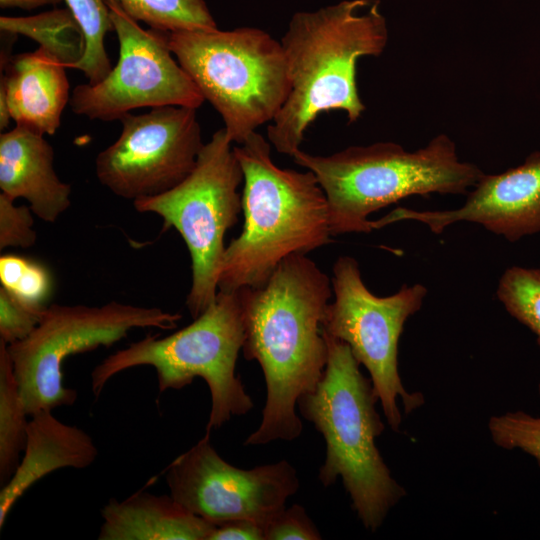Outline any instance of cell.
Listing matches in <instances>:
<instances>
[{"label":"cell","instance_id":"cell-18","mask_svg":"<svg viewBox=\"0 0 540 540\" xmlns=\"http://www.w3.org/2000/svg\"><path fill=\"white\" fill-rule=\"evenodd\" d=\"M99 540H209L215 525L171 495L138 491L101 509Z\"/></svg>","mask_w":540,"mask_h":540},{"label":"cell","instance_id":"cell-31","mask_svg":"<svg viewBox=\"0 0 540 540\" xmlns=\"http://www.w3.org/2000/svg\"><path fill=\"white\" fill-rule=\"evenodd\" d=\"M538 393H539V396H540V382L538 384Z\"/></svg>","mask_w":540,"mask_h":540},{"label":"cell","instance_id":"cell-27","mask_svg":"<svg viewBox=\"0 0 540 540\" xmlns=\"http://www.w3.org/2000/svg\"><path fill=\"white\" fill-rule=\"evenodd\" d=\"M30 206L15 204V199L0 193V249L29 248L37 240Z\"/></svg>","mask_w":540,"mask_h":540},{"label":"cell","instance_id":"cell-14","mask_svg":"<svg viewBox=\"0 0 540 540\" xmlns=\"http://www.w3.org/2000/svg\"><path fill=\"white\" fill-rule=\"evenodd\" d=\"M473 188L459 208L420 211L399 207L374 221V227L412 220L440 234L452 224L470 222L511 242L540 231V151L502 173H484Z\"/></svg>","mask_w":540,"mask_h":540},{"label":"cell","instance_id":"cell-3","mask_svg":"<svg viewBox=\"0 0 540 540\" xmlns=\"http://www.w3.org/2000/svg\"><path fill=\"white\" fill-rule=\"evenodd\" d=\"M270 144L254 132L233 147L243 171L244 224L226 246L218 291L262 286L285 258L332 242L327 198L316 176L278 167Z\"/></svg>","mask_w":540,"mask_h":540},{"label":"cell","instance_id":"cell-28","mask_svg":"<svg viewBox=\"0 0 540 540\" xmlns=\"http://www.w3.org/2000/svg\"><path fill=\"white\" fill-rule=\"evenodd\" d=\"M265 540H319L322 536L304 507L294 504L282 510L264 527Z\"/></svg>","mask_w":540,"mask_h":540},{"label":"cell","instance_id":"cell-4","mask_svg":"<svg viewBox=\"0 0 540 540\" xmlns=\"http://www.w3.org/2000/svg\"><path fill=\"white\" fill-rule=\"evenodd\" d=\"M323 334L328 347L325 371L314 390L298 399L297 407L326 444L318 479L329 487L341 478L359 520L375 532L406 490L392 476L375 443L385 425L371 379L362 374L345 342Z\"/></svg>","mask_w":540,"mask_h":540},{"label":"cell","instance_id":"cell-1","mask_svg":"<svg viewBox=\"0 0 540 540\" xmlns=\"http://www.w3.org/2000/svg\"><path fill=\"white\" fill-rule=\"evenodd\" d=\"M239 293L243 355L258 362L267 390L260 425L244 445L295 440L303 430L298 399L314 390L327 365L322 320L333 294L331 279L306 254H294L265 284Z\"/></svg>","mask_w":540,"mask_h":540},{"label":"cell","instance_id":"cell-9","mask_svg":"<svg viewBox=\"0 0 540 540\" xmlns=\"http://www.w3.org/2000/svg\"><path fill=\"white\" fill-rule=\"evenodd\" d=\"M182 318L157 307L117 301L102 306L46 307L41 321L25 339L8 345L19 392L29 416L72 406L77 391L64 386L63 363L78 353L109 347L137 328L170 330Z\"/></svg>","mask_w":540,"mask_h":540},{"label":"cell","instance_id":"cell-8","mask_svg":"<svg viewBox=\"0 0 540 540\" xmlns=\"http://www.w3.org/2000/svg\"><path fill=\"white\" fill-rule=\"evenodd\" d=\"M243 171L225 128L205 143L192 172L157 196L133 201L138 212L159 215L185 241L192 261V284L186 305L194 318L214 301L226 249L224 236L238 221Z\"/></svg>","mask_w":540,"mask_h":540},{"label":"cell","instance_id":"cell-7","mask_svg":"<svg viewBox=\"0 0 540 540\" xmlns=\"http://www.w3.org/2000/svg\"><path fill=\"white\" fill-rule=\"evenodd\" d=\"M181 67L220 114L230 140L241 144L272 122L290 82L280 41L255 27L168 32Z\"/></svg>","mask_w":540,"mask_h":540},{"label":"cell","instance_id":"cell-17","mask_svg":"<svg viewBox=\"0 0 540 540\" xmlns=\"http://www.w3.org/2000/svg\"><path fill=\"white\" fill-rule=\"evenodd\" d=\"M65 68L42 47L12 55L1 67L0 88L16 125L42 135L55 134L70 100Z\"/></svg>","mask_w":540,"mask_h":540},{"label":"cell","instance_id":"cell-29","mask_svg":"<svg viewBox=\"0 0 540 540\" xmlns=\"http://www.w3.org/2000/svg\"><path fill=\"white\" fill-rule=\"evenodd\" d=\"M209 540H265L264 527L250 520H231L215 525Z\"/></svg>","mask_w":540,"mask_h":540},{"label":"cell","instance_id":"cell-30","mask_svg":"<svg viewBox=\"0 0 540 540\" xmlns=\"http://www.w3.org/2000/svg\"><path fill=\"white\" fill-rule=\"evenodd\" d=\"M64 0H0L1 8H22L25 10L35 9L45 5H56Z\"/></svg>","mask_w":540,"mask_h":540},{"label":"cell","instance_id":"cell-10","mask_svg":"<svg viewBox=\"0 0 540 540\" xmlns=\"http://www.w3.org/2000/svg\"><path fill=\"white\" fill-rule=\"evenodd\" d=\"M331 278L334 301L328 303L323 332L345 342L370 374L387 424L400 431L401 400L406 414L424 403L421 393H410L398 370V344L404 324L420 310L427 295L422 284L403 285L396 293L379 297L364 284L358 262L340 256Z\"/></svg>","mask_w":540,"mask_h":540},{"label":"cell","instance_id":"cell-5","mask_svg":"<svg viewBox=\"0 0 540 540\" xmlns=\"http://www.w3.org/2000/svg\"><path fill=\"white\" fill-rule=\"evenodd\" d=\"M291 157L313 172L323 189L332 236L374 230L371 213L413 195L466 193L484 174L477 165L460 161L446 134L414 152L377 142L326 156L298 149Z\"/></svg>","mask_w":540,"mask_h":540},{"label":"cell","instance_id":"cell-23","mask_svg":"<svg viewBox=\"0 0 540 540\" xmlns=\"http://www.w3.org/2000/svg\"><path fill=\"white\" fill-rule=\"evenodd\" d=\"M496 295L506 311L536 335L540 345V268L506 269Z\"/></svg>","mask_w":540,"mask_h":540},{"label":"cell","instance_id":"cell-26","mask_svg":"<svg viewBox=\"0 0 540 540\" xmlns=\"http://www.w3.org/2000/svg\"><path fill=\"white\" fill-rule=\"evenodd\" d=\"M45 309L23 301L0 286V339L9 345L28 337L41 321Z\"/></svg>","mask_w":540,"mask_h":540},{"label":"cell","instance_id":"cell-21","mask_svg":"<svg viewBox=\"0 0 540 540\" xmlns=\"http://www.w3.org/2000/svg\"><path fill=\"white\" fill-rule=\"evenodd\" d=\"M127 16L164 32L212 30L217 24L205 0H105Z\"/></svg>","mask_w":540,"mask_h":540},{"label":"cell","instance_id":"cell-22","mask_svg":"<svg viewBox=\"0 0 540 540\" xmlns=\"http://www.w3.org/2000/svg\"><path fill=\"white\" fill-rule=\"evenodd\" d=\"M82 27L86 50L75 69L83 72L89 84H96L111 71V63L104 46L106 33L113 30L109 8L105 0H64Z\"/></svg>","mask_w":540,"mask_h":540},{"label":"cell","instance_id":"cell-13","mask_svg":"<svg viewBox=\"0 0 540 540\" xmlns=\"http://www.w3.org/2000/svg\"><path fill=\"white\" fill-rule=\"evenodd\" d=\"M165 480L174 499L214 525L245 519L265 527L300 486L287 460L252 469L235 467L217 453L207 433L173 460Z\"/></svg>","mask_w":540,"mask_h":540},{"label":"cell","instance_id":"cell-2","mask_svg":"<svg viewBox=\"0 0 540 540\" xmlns=\"http://www.w3.org/2000/svg\"><path fill=\"white\" fill-rule=\"evenodd\" d=\"M378 0H344L297 12L281 38L289 95L267 126L268 141L289 156L322 112L344 111L348 123L365 111L356 81L359 58L379 56L388 42Z\"/></svg>","mask_w":540,"mask_h":540},{"label":"cell","instance_id":"cell-6","mask_svg":"<svg viewBox=\"0 0 540 540\" xmlns=\"http://www.w3.org/2000/svg\"><path fill=\"white\" fill-rule=\"evenodd\" d=\"M244 341L239 290L218 291L208 308L186 327L162 338L147 335L106 357L91 372L92 393L99 397L112 377L137 366L155 369L160 393L182 389L200 377L211 395L206 424V433L210 434L233 416L245 415L254 407L235 372Z\"/></svg>","mask_w":540,"mask_h":540},{"label":"cell","instance_id":"cell-12","mask_svg":"<svg viewBox=\"0 0 540 540\" xmlns=\"http://www.w3.org/2000/svg\"><path fill=\"white\" fill-rule=\"evenodd\" d=\"M196 110L166 105L125 114L119 137L96 158L99 182L132 201L177 186L194 169L204 145Z\"/></svg>","mask_w":540,"mask_h":540},{"label":"cell","instance_id":"cell-15","mask_svg":"<svg viewBox=\"0 0 540 540\" xmlns=\"http://www.w3.org/2000/svg\"><path fill=\"white\" fill-rule=\"evenodd\" d=\"M0 189L24 198L38 218L53 223L71 205V186L54 169V150L44 135L23 126L0 135Z\"/></svg>","mask_w":540,"mask_h":540},{"label":"cell","instance_id":"cell-16","mask_svg":"<svg viewBox=\"0 0 540 540\" xmlns=\"http://www.w3.org/2000/svg\"><path fill=\"white\" fill-rule=\"evenodd\" d=\"M21 460L0 491V529L23 494L48 474L62 468L84 469L94 463L98 449L83 429L63 423L50 410L29 416Z\"/></svg>","mask_w":540,"mask_h":540},{"label":"cell","instance_id":"cell-24","mask_svg":"<svg viewBox=\"0 0 540 540\" xmlns=\"http://www.w3.org/2000/svg\"><path fill=\"white\" fill-rule=\"evenodd\" d=\"M0 281L7 291L37 306H43L52 287L50 274L44 266L13 254L0 257Z\"/></svg>","mask_w":540,"mask_h":540},{"label":"cell","instance_id":"cell-20","mask_svg":"<svg viewBox=\"0 0 540 540\" xmlns=\"http://www.w3.org/2000/svg\"><path fill=\"white\" fill-rule=\"evenodd\" d=\"M29 415L22 401L8 345L0 339V485L15 472L27 437Z\"/></svg>","mask_w":540,"mask_h":540},{"label":"cell","instance_id":"cell-19","mask_svg":"<svg viewBox=\"0 0 540 540\" xmlns=\"http://www.w3.org/2000/svg\"><path fill=\"white\" fill-rule=\"evenodd\" d=\"M0 29L33 39L66 68L75 69L85 54L84 32L68 8L28 17L1 16Z\"/></svg>","mask_w":540,"mask_h":540},{"label":"cell","instance_id":"cell-11","mask_svg":"<svg viewBox=\"0 0 540 540\" xmlns=\"http://www.w3.org/2000/svg\"><path fill=\"white\" fill-rule=\"evenodd\" d=\"M106 3L119 42L118 63L100 82L77 85L71 110L90 120L113 121L143 107L198 109L204 97L173 58L168 32L143 29L116 4Z\"/></svg>","mask_w":540,"mask_h":540},{"label":"cell","instance_id":"cell-25","mask_svg":"<svg viewBox=\"0 0 540 540\" xmlns=\"http://www.w3.org/2000/svg\"><path fill=\"white\" fill-rule=\"evenodd\" d=\"M492 441L507 450L519 449L540 466V416L523 411L492 416L488 422Z\"/></svg>","mask_w":540,"mask_h":540}]
</instances>
